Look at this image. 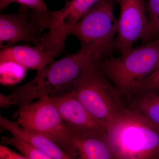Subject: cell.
<instances>
[{"mask_svg":"<svg viewBox=\"0 0 159 159\" xmlns=\"http://www.w3.org/2000/svg\"><path fill=\"white\" fill-rule=\"evenodd\" d=\"M100 62L79 51L53 62L38 71L31 81L11 89L9 95L0 94L1 107L19 108L45 97L62 96L74 92L83 78Z\"/></svg>","mask_w":159,"mask_h":159,"instance_id":"cell-1","label":"cell"},{"mask_svg":"<svg viewBox=\"0 0 159 159\" xmlns=\"http://www.w3.org/2000/svg\"><path fill=\"white\" fill-rule=\"evenodd\" d=\"M115 159H159V125L127 106L107 128Z\"/></svg>","mask_w":159,"mask_h":159,"instance_id":"cell-2","label":"cell"},{"mask_svg":"<svg viewBox=\"0 0 159 159\" xmlns=\"http://www.w3.org/2000/svg\"><path fill=\"white\" fill-rule=\"evenodd\" d=\"M99 68L122 98L127 99L159 69V38L133 48L119 57H106Z\"/></svg>","mask_w":159,"mask_h":159,"instance_id":"cell-3","label":"cell"},{"mask_svg":"<svg viewBox=\"0 0 159 159\" xmlns=\"http://www.w3.org/2000/svg\"><path fill=\"white\" fill-rule=\"evenodd\" d=\"M116 2L102 0L89 10L70 32L80 43L79 51L101 61L117 51L116 35L118 19Z\"/></svg>","mask_w":159,"mask_h":159,"instance_id":"cell-4","label":"cell"},{"mask_svg":"<svg viewBox=\"0 0 159 159\" xmlns=\"http://www.w3.org/2000/svg\"><path fill=\"white\" fill-rule=\"evenodd\" d=\"M75 93L87 110L106 129L125 106L119 90L99 66L84 76Z\"/></svg>","mask_w":159,"mask_h":159,"instance_id":"cell-5","label":"cell"},{"mask_svg":"<svg viewBox=\"0 0 159 159\" xmlns=\"http://www.w3.org/2000/svg\"><path fill=\"white\" fill-rule=\"evenodd\" d=\"M16 121L24 129L48 138L74 159V138L50 97L19 108Z\"/></svg>","mask_w":159,"mask_h":159,"instance_id":"cell-6","label":"cell"},{"mask_svg":"<svg viewBox=\"0 0 159 159\" xmlns=\"http://www.w3.org/2000/svg\"><path fill=\"white\" fill-rule=\"evenodd\" d=\"M120 6L117 51L125 54L138 41L145 43L153 40L148 20L145 0H114Z\"/></svg>","mask_w":159,"mask_h":159,"instance_id":"cell-7","label":"cell"},{"mask_svg":"<svg viewBox=\"0 0 159 159\" xmlns=\"http://www.w3.org/2000/svg\"><path fill=\"white\" fill-rule=\"evenodd\" d=\"M41 11H29L22 6L16 14L0 15L1 48L19 42L39 43L46 27Z\"/></svg>","mask_w":159,"mask_h":159,"instance_id":"cell-8","label":"cell"},{"mask_svg":"<svg viewBox=\"0 0 159 159\" xmlns=\"http://www.w3.org/2000/svg\"><path fill=\"white\" fill-rule=\"evenodd\" d=\"M72 136H102L107 129L97 121L77 99L75 91L50 97Z\"/></svg>","mask_w":159,"mask_h":159,"instance_id":"cell-9","label":"cell"},{"mask_svg":"<svg viewBox=\"0 0 159 159\" xmlns=\"http://www.w3.org/2000/svg\"><path fill=\"white\" fill-rule=\"evenodd\" d=\"M102 0H72L58 11H49L48 39L65 47L66 40L71 30L84 15Z\"/></svg>","mask_w":159,"mask_h":159,"instance_id":"cell-10","label":"cell"},{"mask_svg":"<svg viewBox=\"0 0 159 159\" xmlns=\"http://www.w3.org/2000/svg\"><path fill=\"white\" fill-rule=\"evenodd\" d=\"M39 46L28 45L9 46L1 48L0 62L14 61L20 65L27 70L37 71L53 62L56 58Z\"/></svg>","mask_w":159,"mask_h":159,"instance_id":"cell-11","label":"cell"},{"mask_svg":"<svg viewBox=\"0 0 159 159\" xmlns=\"http://www.w3.org/2000/svg\"><path fill=\"white\" fill-rule=\"evenodd\" d=\"M0 125L2 128L12 135L24 140L44 152L54 159H73L57 144L47 137L26 130L11 121L1 116Z\"/></svg>","mask_w":159,"mask_h":159,"instance_id":"cell-12","label":"cell"},{"mask_svg":"<svg viewBox=\"0 0 159 159\" xmlns=\"http://www.w3.org/2000/svg\"><path fill=\"white\" fill-rule=\"evenodd\" d=\"M127 99L128 107L159 125V89L139 87Z\"/></svg>","mask_w":159,"mask_h":159,"instance_id":"cell-13","label":"cell"},{"mask_svg":"<svg viewBox=\"0 0 159 159\" xmlns=\"http://www.w3.org/2000/svg\"><path fill=\"white\" fill-rule=\"evenodd\" d=\"M73 138L74 159H115L106 135Z\"/></svg>","mask_w":159,"mask_h":159,"instance_id":"cell-14","label":"cell"},{"mask_svg":"<svg viewBox=\"0 0 159 159\" xmlns=\"http://www.w3.org/2000/svg\"><path fill=\"white\" fill-rule=\"evenodd\" d=\"M27 70L12 61L0 62V82L3 85H12L21 81Z\"/></svg>","mask_w":159,"mask_h":159,"instance_id":"cell-15","label":"cell"},{"mask_svg":"<svg viewBox=\"0 0 159 159\" xmlns=\"http://www.w3.org/2000/svg\"><path fill=\"white\" fill-rule=\"evenodd\" d=\"M1 142L3 145L13 146L30 159H54L25 141L12 136L2 137Z\"/></svg>","mask_w":159,"mask_h":159,"instance_id":"cell-16","label":"cell"},{"mask_svg":"<svg viewBox=\"0 0 159 159\" xmlns=\"http://www.w3.org/2000/svg\"><path fill=\"white\" fill-rule=\"evenodd\" d=\"M146 9L153 39L159 38V0H148Z\"/></svg>","mask_w":159,"mask_h":159,"instance_id":"cell-17","label":"cell"},{"mask_svg":"<svg viewBox=\"0 0 159 159\" xmlns=\"http://www.w3.org/2000/svg\"><path fill=\"white\" fill-rule=\"evenodd\" d=\"M15 2L27 8L37 11H47L48 8L43 0H0V10L3 11L11 3Z\"/></svg>","mask_w":159,"mask_h":159,"instance_id":"cell-18","label":"cell"},{"mask_svg":"<svg viewBox=\"0 0 159 159\" xmlns=\"http://www.w3.org/2000/svg\"><path fill=\"white\" fill-rule=\"evenodd\" d=\"M0 159H30L13 151L4 145H0Z\"/></svg>","mask_w":159,"mask_h":159,"instance_id":"cell-19","label":"cell"},{"mask_svg":"<svg viewBox=\"0 0 159 159\" xmlns=\"http://www.w3.org/2000/svg\"><path fill=\"white\" fill-rule=\"evenodd\" d=\"M139 87L159 89V69L143 81Z\"/></svg>","mask_w":159,"mask_h":159,"instance_id":"cell-20","label":"cell"}]
</instances>
